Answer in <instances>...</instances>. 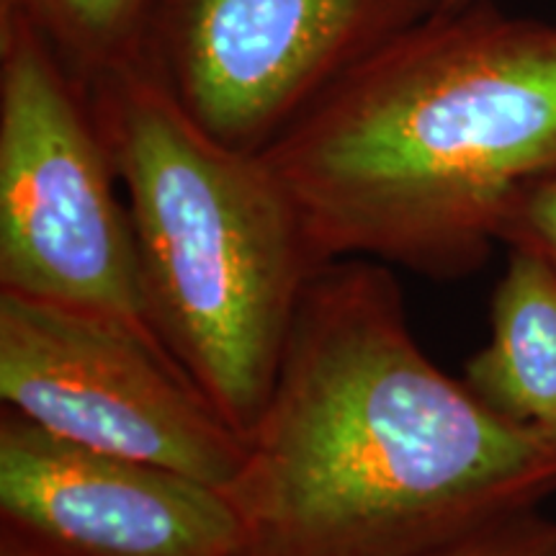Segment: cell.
<instances>
[{
	"label": "cell",
	"instance_id": "obj_1",
	"mask_svg": "<svg viewBox=\"0 0 556 556\" xmlns=\"http://www.w3.org/2000/svg\"><path fill=\"white\" fill-rule=\"evenodd\" d=\"M240 556H420L541 507L556 438L497 415L417 343L392 266L315 268L219 486Z\"/></svg>",
	"mask_w": 556,
	"mask_h": 556
},
{
	"label": "cell",
	"instance_id": "obj_12",
	"mask_svg": "<svg viewBox=\"0 0 556 556\" xmlns=\"http://www.w3.org/2000/svg\"><path fill=\"white\" fill-rule=\"evenodd\" d=\"M0 556H39L29 544L13 536V533L3 531V544H0Z\"/></svg>",
	"mask_w": 556,
	"mask_h": 556
},
{
	"label": "cell",
	"instance_id": "obj_2",
	"mask_svg": "<svg viewBox=\"0 0 556 556\" xmlns=\"http://www.w3.org/2000/svg\"><path fill=\"white\" fill-rule=\"evenodd\" d=\"M317 261L451 281L556 176V21L495 0L438 11L325 90L263 152Z\"/></svg>",
	"mask_w": 556,
	"mask_h": 556
},
{
	"label": "cell",
	"instance_id": "obj_3",
	"mask_svg": "<svg viewBox=\"0 0 556 556\" xmlns=\"http://www.w3.org/2000/svg\"><path fill=\"white\" fill-rule=\"evenodd\" d=\"M86 99L127 197L150 328L245 435L323 266L302 214L266 157L206 135L148 65Z\"/></svg>",
	"mask_w": 556,
	"mask_h": 556
},
{
	"label": "cell",
	"instance_id": "obj_11",
	"mask_svg": "<svg viewBox=\"0 0 556 556\" xmlns=\"http://www.w3.org/2000/svg\"><path fill=\"white\" fill-rule=\"evenodd\" d=\"M523 245L556 268V176L541 180L507 219L503 248Z\"/></svg>",
	"mask_w": 556,
	"mask_h": 556
},
{
	"label": "cell",
	"instance_id": "obj_8",
	"mask_svg": "<svg viewBox=\"0 0 556 556\" xmlns=\"http://www.w3.org/2000/svg\"><path fill=\"white\" fill-rule=\"evenodd\" d=\"M464 381L497 415L556 438V268L531 248L507 245L490 338Z\"/></svg>",
	"mask_w": 556,
	"mask_h": 556
},
{
	"label": "cell",
	"instance_id": "obj_10",
	"mask_svg": "<svg viewBox=\"0 0 556 556\" xmlns=\"http://www.w3.org/2000/svg\"><path fill=\"white\" fill-rule=\"evenodd\" d=\"M420 556H556V518L533 507Z\"/></svg>",
	"mask_w": 556,
	"mask_h": 556
},
{
	"label": "cell",
	"instance_id": "obj_7",
	"mask_svg": "<svg viewBox=\"0 0 556 556\" xmlns=\"http://www.w3.org/2000/svg\"><path fill=\"white\" fill-rule=\"evenodd\" d=\"M3 531L45 556H240L242 528L217 484L0 417Z\"/></svg>",
	"mask_w": 556,
	"mask_h": 556
},
{
	"label": "cell",
	"instance_id": "obj_5",
	"mask_svg": "<svg viewBox=\"0 0 556 556\" xmlns=\"http://www.w3.org/2000/svg\"><path fill=\"white\" fill-rule=\"evenodd\" d=\"M0 400L70 443L217 486L242 458L160 340L101 312L0 291Z\"/></svg>",
	"mask_w": 556,
	"mask_h": 556
},
{
	"label": "cell",
	"instance_id": "obj_13",
	"mask_svg": "<svg viewBox=\"0 0 556 556\" xmlns=\"http://www.w3.org/2000/svg\"><path fill=\"white\" fill-rule=\"evenodd\" d=\"M469 3H482V0H454V5H451V9H458V5H469Z\"/></svg>",
	"mask_w": 556,
	"mask_h": 556
},
{
	"label": "cell",
	"instance_id": "obj_4",
	"mask_svg": "<svg viewBox=\"0 0 556 556\" xmlns=\"http://www.w3.org/2000/svg\"><path fill=\"white\" fill-rule=\"evenodd\" d=\"M0 291L155 336L127 197L86 93L9 13H0Z\"/></svg>",
	"mask_w": 556,
	"mask_h": 556
},
{
	"label": "cell",
	"instance_id": "obj_6",
	"mask_svg": "<svg viewBox=\"0 0 556 556\" xmlns=\"http://www.w3.org/2000/svg\"><path fill=\"white\" fill-rule=\"evenodd\" d=\"M454 0H165L148 67L206 135L263 155L325 90Z\"/></svg>",
	"mask_w": 556,
	"mask_h": 556
},
{
	"label": "cell",
	"instance_id": "obj_9",
	"mask_svg": "<svg viewBox=\"0 0 556 556\" xmlns=\"http://www.w3.org/2000/svg\"><path fill=\"white\" fill-rule=\"evenodd\" d=\"M165 0H0V13L24 18L83 93L124 70L148 65Z\"/></svg>",
	"mask_w": 556,
	"mask_h": 556
},
{
	"label": "cell",
	"instance_id": "obj_14",
	"mask_svg": "<svg viewBox=\"0 0 556 556\" xmlns=\"http://www.w3.org/2000/svg\"><path fill=\"white\" fill-rule=\"evenodd\" d=\"M34 552H37V548H34ZM39 554V552H37ZM39 556H45V554H39Z\"/></svg>",
	"mask_w": 556,
	"mask_h": 556
}]
</instances>
